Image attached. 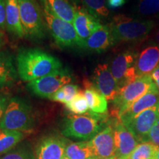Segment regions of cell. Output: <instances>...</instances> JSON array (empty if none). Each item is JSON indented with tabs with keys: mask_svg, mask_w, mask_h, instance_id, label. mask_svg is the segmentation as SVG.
<instances>
[{
	"mask_svg": "<svg viewBox=\"0 0 159 159\" xmlns=\"http://www.w3.org/2000/svg\"><path fill=\"white\" fill-rule=\"evenodd\" d=\"M9 97L6 94H0V121L2 119L6 108L9 102Z\"/></svg>",
	"mask_w": 159,
	"mask_h": 159,
	"instance_id": "d6a6232c",
	"label": "cell"
},
{
	"mask_svg": "<svg viewBox=\"0 0 159 159\" xmlns=\"http://www.w3.org/2000/svg\"><path fill=\"white\" fill-rule=\"evenodd\" d=\"M35 117L31 105L27 100L19 97L10 99L0 128L10 130L29 131L34 128Z\"/></svg>",
	"mask_w": 159,
	"mask_h": 159,
	"instance_id": "277c9868",
	"label": "cell"
},
{
	"mask_svg": "<svg viewBox=\"0 0 159 159\" xmlns=\"http://www.w3.org/2000/svg\"><path fill=\"white\" fill-rule=\"evenodd\" d=\"M154 42L157 43L159 46V30L157 32V33L155 35V38H154Z\"/></svg>",
	"mask_w": 159,
	"mask_h": 159,
	"instance_id": "74e56055",
	"label": "cell"
},
{
	"mask_svg": "<svg viewBox=\"0 0 159 159\" xmlns=\"http://www.w3.org/2000/svg\"><path fill=\"white\" fill-rule=\"evenodd\" d=\"M153 159H159V148H158V150H156Z\"/></svg>",
	"mask_w": 159,
	"mask_h": 159,
	"instance_id": "60d3db41",
	"label": "cell"
},
{
	"mask_svg": "<svg viewBox=\"0 0 159 159\" xmlns=\"http://www.w3.org/2000/svg\"><path fill=\"white\" fill-rule=\"evenodd\" d=\"M89 159H116V158L115 156L109 157V158H100V157L94 156V157H92V158H89Z\"/></svg>",
	"mask_w": 159,
	"mask_h": 159,
	"instance_id": "f35d334b",
	"label": "cell"
},
{
	"mask_svg": "<svg viewBox=\"0 0 159 159\" xmlns=\"http://www.w3.org/2000/svg\"><path fill=\"white\" fill-rule=\"evenodd\" d=\"M158 148L150 142L139 143L129 159H153Z\"/></svg>",
	"mask_w": 159,
	"mask_h": 159,
	"instance_id": "83f0119b",
	"label": "cell"
},
{
	"mask_svg": "<svg viewBox=\"0 0 159 159\" xmlns=\"http://www.w3.org/2000/svg\"><path fill=\"white\" fill-rule=\"evenodd\" d=\"M66 107L74 114H84L89 111V105L83 91H80L70 102L66 103Z\"/></svg>",
	"mask_w": 159,
	"mask_h": 159,
	"instance_id": "4316f807",
	"label": "cell"
},
{
	"mask_svg": "<svg viewBox=\"0 0 159 159\" xmlns=\"http://www.w3.org/2000/svg\"><path fill=\"white\" fill-rule=\"evenodd\" d=\"M6 43V39H5V34H4L3 32L0 31V49H1L5 45Z\"/></svg>",
	"mask_w": 159,
	"mask_h": 159,
	"instance_id": "8d00e7d4",
	"label": "cell"
},
{
	"mask_svg": "<svg viewBox=\"0 0 159 159\" xmlns=\"http://www.w3.org/2000/svg\"><path fill=\"white\" fill-rule=\"evenodd\" d=\"M115 45L108 25H102L85 41L83 48L93 53H102Z\"/></svg>",
	"mask_w": 159,
	"mask_h": 159,
	"instance_id": "e0dca14e",
	"label": "cell"
},
{
	"mask_svg": "<svg viewBox=\"0 0 159 159\" xmlns=\"http://www.w3.org/2000/svg\"><path fill=\"white\" fill-rule=\"evenodd\" d=\"M61 89H62V90L65 93L64 104H66V103L70 102L71 99L74 98L77 94V93L80 91L78 89V86L77 85L71 84V83H69V84L63 85Z\"/></svg>",
	"mask_w": 159,
	"mask_h": 159,
	"instance_id": "f546056e",
	"label": "cell"
},
{
	"mask_svg": "<svg viewBox=\"0 0 159 159\" xmlns=\"http://www.w3.org/2000/svg\"><path fill=\"white\" fill-rule=\"evenodd\" d=\"M40 2L46 26L56 44L61 49L80 47L79 39L73 24L55 15L44 0Z\"/></svg>",
	"mask_w": 159,
	"mask_h": 159,
	"instance_id": "5b68a950",
	"label": "cell"
},
{
	"mask_svg": "<svg viewBox=\"0 0 159 159\" xmlns=\"http://www.w3.org/2000/svg\"><path fill=\"white\" fill-rule=\"evenodd\" d=\"M95 156L109 158L115 156L114 128L109 125L89 141Z\"/></svg>",
	"mask_w": 159,
	"mask_h": 159,
	"instance_id": "9a60e30c",
	"label": "cell"
},
{
	"mask_svg": "<svg viewBox=\"0 0 159 159\" xmlns=\"http://www.w3.org/2000/svg\"><path fill=\"white\" fill-rule=\"evenodd\" d=\"M72 81V75L68 68L41 77L27 83V87L33 94L42 98H49L63 85Z\"/></svg>",
	"mask_w": 159,
	"mask_h": 159,
	"instance_id": "ba28073f",
	"label": "cell"
},
{
	"mask_svg": "<svg viewBox=\"0 0 159 159\" xmlns=\"http://www.w3.org/2000/svg\"><path fill=\"white\" fill-rule=\"evenodd\" d=\"M6 30V10L5 0H0V31Z\"/></svg>",
	"mask_w": 159,
	"mask_h": 159,
	"instance_id": "1f68e13d",
	"label": "cell"
},
{
	"mask_svg": "<svg viewBox=\"0 0 159 159\" xmlns=\"http://www.w3.org/2000/svg\"><path fill=\"white\" fill-rule=\"evenodd\" d=\"M6 30L18 38L25 37L20 18L19 5L18 0H5Z\"/></svg>",
	"mask_w": 159,
	"mask_h": 159,
	"instance_id": "ffe728a7",
	"label": "cell"
},
{
	"mask_svg": "<svg viewBox=\"0 0 159 159\" xmlns=\"http://www.w3.org/2000/svg\"><path fill=\"white\" fill-rule=\"evenodd\" d=\"M65 155L69 159H89L95 156L89 142L68 144L66 148Z\"/></svg>",
	"mask_w": 159,
	"mask_h": 159,
	"instance_id": "cb8c5ba5",
	"label": "cell"
},
{
	"mask_svg": "<svg viewBox=\"0 0 159 159\" xmlns=\"http://www.w3.org/2000/svg\"><path fill=\"white\" fill-rule=\"evenodd\" d=\"M68 1L70 2L71 4H73L75 7H76V6H78L79 2H80L79 0H68Z\"/></svg>",
	"mask_w": 159,
	"mask_h": 159,
	"instance_id": "ab89813d",
	"label": "cell"
},
{
	"mask_svg": "<svg viewBox=\"0 0 159 159\" xmlns=\"http://www.w3.org/2000/svg\"><path fill=\"white\" fill-rule=\"evenodd\" d=\"M62 159H69V158H68V157H67L66 156V155L64 154V156H63V158H62Z\"/></svg>",
	"mask_w": 159,
	"mask_h": 159,
	"instance_id": "7bdbcfd3",
	"label": "cell"
},
{
	"mask_svg": "<svg viewBox=\"0 0 159 159\" xmlns=\"http://www.w3.org/2000/svg\"><path fill=\"white\" fill-rule=\"evenodd\" d=\"M145 142L152 143L159 148V120L157 121V122L150 130Z\"/></svg>",
	"mask_w": 159,
	"mask_h": 159,
	"instance_id": "4dcf8cb0",
	"label": "cell"
},
{
	"mask_svg": "<svg viewBox=\"0 0 159 159\" xmlns=\"http://www.w3.org/2000/svg\"><path fill=\"white\" fill-rule=\"evenodd\" d=\"M159 65V46H150L138 55L135 68L138 77L150 75Z\"/></svg>",
	"mask_w": 159,
	"mask_h": 159,
	"instance_id": "ac0fdd59",
	"label": "cell"
},
{
	"mask_svg": "<svg viewBox=\"0 0 159 159\" xmlns=\"http://www.w3.org/2000/svg\"><path fill=\"white\" fill-rule=\"evenodd\" d=\"M158 120L156 105L142 111L123 125L134 135L139 143H143L146 142L149 133Z\"/></svg>",
	"mask_w": 159,
	"mask_h": 159,
	"instance_id": "8fae6325",
	"label": "cell"
},
{
	"mask_svg": "<svg viewBox=\"0 0 159 159\" xmlns=\"http://www.w3.org/2000/svg\"><path fill=\"white\" fill-rule=\"evenodd\" d=\"M85 89L83 91L90 111L99 114H105L108 111V100L93 85L92 82L84 81Z\"/></svg>",
	"mask_w": 159,
	"mask_h": 159,
	"instance_id": "44dd1931",
	"label": "cell"
},
{
	"mask_svg": "<svg viewBox=\"0 0 159 159\" xmlns=\"http://www.w3.org/2000/svg\"><path fill=\"white\" fill-rule=\"evenodd\" d=\"M52 13L69 23L73 24L75 7L68 0H44Z\"/></svg>",
	"mask_w": 159,
	"mask_h": 159,
	"instance_id": "7402d4cb",
	"label": "cell"
},
{
	"mask_svg": "<svg viewBox=\"0 0 159 159\" xmlns=\"http://www.w3.org/2000/svg\"><path fill=\"white\" fill-rule=\"evenodd\" d=\"M154 89H157V87L150 75L138 77L132 83L120 89L118 94L112 101L116 111L117 116L137 99Z\"/></svg>",
	"mask_w": 159,
	"mask_h": 159,
	"instance_id": "52a82bcc",
	"label": "cell"
},
{
	"mask_svg": "<svg viewBox=\"0 0 159 159\" xmlns=\"http://www.w3.org/2000/svg\"><path fill=\"white\" fill-rule=\"evenodd\" d=\"M92 83L108 101L114 100L120 90L118 83L106 63H100L95 67Z\"/></svg>",
	"mask_w": 159,
	"mask_h": 159,
	"instance_id": "7c38bea8",
	"label": "cell"
},
{
	"mask_svg": "<svg viewBox=\"0 0 159 159\" xmlns=\"http://www.w3.org/2000/svg\"><path fill=\"white\" fill-rule=\"evenodd\" d=\"M16 68L20 79L31 82L61 71L63 67L57 57L42 49L25 48L18 52Z\"/></svg>",
	"mask_w": 159,
	"mask_h": 159,
	"instance_id": "6da1fadb",
	"label": "cell"
},
{
	"mask_svg": "<svg viewBox=\"0 0 159 159\" xmlns=\"http://www.w3.org/2000/svg\"><path fill=\"white\" fill-rule=\"evenodd\" d=\"M126 2V0H107L106 4L108 9H116L122 7Z\"/></svg>",
	"mask_w": 159,
	"mask_h": 159,
	"instance_id": "e575fe53",
	"label": "cell"
},
{
	"mask_svg": "<svg viewBox=\"0 0 159 159\" xmlns=\"http://www.w3.org/2000/svg\"><path fill=\"white\" fill-rule=\"evenodd\" d=\"M159 103V91L158 89H154L149 91L147 94L141 98L137 99L136 102L129 106L126 110L121 113L117 116L122 124H125L131 120L137 115L147 109L156 106Z\"/></svg>",
	"mask_w": 159,
	"mask_h": 159,
	"instance_id": "2e32d148",
	"label": "cell"
},
{
	"mask_svg": "<svg viewBox=\"0 0 159 159\" xmlns=\"http://www.w3.org/2000/svg\"><path fill=\"white\" fill-rule=\"evenodd\" d=\"M112 126L114 132L115 157L116 159H129L139 142L118 118Z\"/></svg>",
	"mask_w": 159,
	"mask_h": 159,
	"instance_id": "30bf717a",
	"label": "cell"
},
{
	"mask_svg": "<svg viewBox=\"0 0 159 159\" xmlns=\"http://www.w3.org/2000/svg\"><path fill=\"white\" fill-rule=\"evenodd\" d=\"M73 25L79 39L80 48L83 46L89 36L102 27L99 19L89 13L84 7H75V16Z\"/></svg>",
	"mask_w": 159,
	"mask_h": 159,
	"instance_id": "4fadbf2b",
	"label": "cell"
},
{
	"mask_svg": "<svg viewBox=\"0 0 159 159\" xmlns=\"http://www.w3.org/2000/svg\"><path fill=\"white\" fill-rule=\"evenodd\" d=\"M107 115L92 111L84 114H69L63 121L62 134L69 138L91 140L103 130Z\"/></svg>",
	"mask_w": 159,
	"mask_h": 159,
	"instance_id": "7a4b0ae2",
	"label": "cell"
},
{
	"mask_svg": "<svg viewBox=\"0 0 159 159\" xmlns=\"http://www.w3.org/2000/svg\"><path fill=\"white\" fill-rule=\"evenodd\" d=\"M25 137L22 132L0 128V155L7 153L15 148Z\"/></svg>",
	"mask_w": 159,
	"mask_h": 159,
	"instance_id": "603a6c76",
	"label": "cell"
},
{
	"mask_svg": "<svg viewBox=\"0 0 159 159\" xmlns=\"http://www.w3.org/2000/svg\"><path fill=\"white\" fill-rule=\"evenodd\" d=\"M84 6V8L90 14L100 20L108 16V7L105 0H81Z\"/></svg>",
	"mask_w": 159,
	"mask_h": 159,
	"instance_id": "d4e9b609",
	"label": "cell"
},
{
	"mask_svg": "<svg viewBox=\"0 0 159 159\" xmlns=\"http://www.w3.org/2000/svg\"><path fill=\"white\" fill-rule=\"evenodd\" d=\"M136 12L141 16H158L159 0H139L136 5Z\"/></svg>",
	"mask_w": 159,
	"mask_h": 159,
	"instance_id": "484cf974",
	"label": "cell"
},
{
	"mask_svg": "<svg viewBox=\"0 0 159 159\" xmlns=\"http://www.w3.org/2000/svg\"><path fill=\"white\" fill-rule=\"evenodd\" d=\"M150 77L159 91V65L156 67V69L151 73Z\"/></svg>",
	"mask_w": 159,
	"mask_h": 159,
	"instance_id": "d590c367",
	"label": "cell"
},
{
	"mask_svg": "<svg viewBox=\"0 0 159 159\" xmlns=\"http://www.w3.org/2000/svg\"><path fill=\"white\" fill-rule=\"evenodd\" d=\"M67 142L62 137L47 136L38 143L35 148L36 159H62L65 154Z\"/></svg>",
	"mask_w": 159,
	"mask_h": 159,
	"instance_id": "5bb4252c",
	"label": "cell"
},
{
	"mask_svg": "<svg viewBox=\"0 0 159 159\" xmlns=\"http://www.w3.org/2000/svg\"><path fill=\"white\" fill-rule=\"evenodd\" d=\"M137 57L136 52L126 50L117 55L111 62L110 70L119 89L132 83L138 77L135 68Z\"/></svg>",
	"mask_w": 159,
	"mask_h": 159,
	"instance_id": "9c48e42d",
	"label": "cell"
},
{
	"mask_svg": "<svg viewBox=\"0 0 159 159\" xmlns=\"http://www.w3.org/2000/svg\"><path fill=\"white\" fill-rule=\"evenodd\" d=\"M0 159H36L33 151L27 145H21L4 154Z\"/></svg>",
	"mask_w": 159,
	"mask_h": 159,
	"instance_id": "f1b7e54d",
	"label": "cell"
},
{
	"mask_svg": "<svg viewBox=\"0 0 159 159\" xmlns=\"http://www.w3.org/2000/svg\"><path fill=\"white\" fill-rule=\"evenodd\" d=\"M49 99L55 101V102H59L61 103H65V93L62 90V89H59L56 92L54 93L52 96L49 97Z\"/></svg>",
	"mask_w": 159,
	"mask_h": 159,
	"instance_id": "836d02e7",
	"label": "cell"
},
{
	"mask_svg": "<svg viewBox=\"0 0 159 159\" xmlns=\"http://www.w3.org/2000/svg\"><path fill=\"white\" fill-rule=\"evenodd\" d=\"M17 68L8 51L0 49V87H10L17 81Z\"/></svg>",
	"mask_w": 159,
	"mask_h": 159,
	"instance_id": "d6986e66",
	"label": "cell"
},
{
	"mask_svg": "<svg viewBox=\"0 0 159 159\" xmlns=\"http://www.w3.org/2000/svg\"><path fill=\"white\" fill-rule=\"evenodd\" d=\"M20 18L25 37L31 41H39L46 36V23L36 0H18Z\"/></svg>",
	"mask_w": 159,
	"mask_h": 159,
	"instance_id": "8992f818",
	"label": "cell"
},
{
	"mask_svg": "<svg viewBox=\"0 0 159 159\" xmlns=\"http://www.w3.org/2000/svg\"><path fill=\"white\" fill-rule=\"evenodd\" d=\"M114 43L138 42L145 39L156 24L152 20H139L119 14L109 24Z\"/></svg>",
	"mask_w": 159,
	"mask_h": 159,
	"instance_id": "3957f363",
	"label": "cell"
},
{
	"mask_svg": "<svg viewBox=\"0 0 159 159\" xmlns=\"http://www.w3.org/2000/svg\"><path fill=\"white\" fill-rule=\"evenodd\" d=\"M157 114H158V118L159 120V103L157 105Z\"/></svg>",
	"mask_w": 159,
	"mask_h": 159,
	"instance_id": "b9f144b4",
	"label": "cell"
}]
</instances>
